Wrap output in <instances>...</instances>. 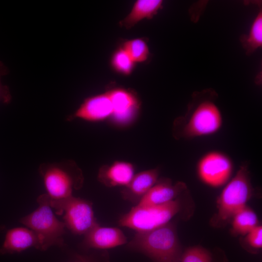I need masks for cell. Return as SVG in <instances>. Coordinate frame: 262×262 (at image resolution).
I'll return each instance as SVG.
<instances>
[{
	"mask_svg": "<svg viewBox=\"0 0 262 262\" xmlns=\"http://www.w3.org/2000/svg\"><path fill=\"white\" fill-rule=\"evenodd\" d=\"M246 235V242L252 252H256L262 248V227L261 225L257 226Z\"/></svg>",
	"mask_w": 262,
	"mask_h": 262,
	"instance_id": "22",
	"label": "cell"
},
{
	"mask_svg": "<svg viewBox=\"0 0 262 262\" xmlns=\"http://www.w3.org/2000/svg\"><path fill=\"white\" fill-rule=\"evenodd\" d=\"M47 195L51 200H60L72 196L73 191L83 184L82 172L72 161L43 163L39 167Z\"/></svg>",
	"mask_w": 262,
	"mask_h": 262,
	"instance_id": "5",
	"label": "cell"
},
{
	"mask_svg": "<svg viewBox=\"0 0 262 262\" xmlns=\"http://www.w3.org/2000/svg\"><path fill=\"white\" fill-rule=\"evenodd\" d=\"M161 0H137L129 15L121 21V25L131 28L140 20L152 17L162 7Z\"/></svg>",
	"mask_w": 262,
	"mask_h": 262,
	"instance_id": "16",
	"label": "cell"
},
{
	"mask_svg": "<svg viewBox=\"0 0 262 262\" xmlns=\"http://www.w3.org/2000/svg\"><path fill=\"white\" fill-rule=\"evenodd\" d=\"M187 190L186 184L182 181L173 184L168 178L159 179L140 200L138 205L154 206L166 203L174 200Z\"/></svg>",
	"mask_w": 262,
	"mask_h": 262,
	"instance_id": "11",
	"label": "cell"
},
{
	"mask_svg": "<svg viewBox=\"0 0 262 262\" xmlns=\"http://www.w3.org/2000/svg\"><path fill=\"white\" fill-rule=\"evenodd\" d=\"M38 207L30 214L22 217L19 222L35 234L39 243V250L45 251L52 246H63L66 232L64 223L54 213L50 198L46 194L37 198Z\"/></svg>",
	"mask_w": 262,
	"mask_h": 262,
	"instance_id": "4",
	"label": "cell"
},
{
	"mask_svg": "<svg viewBox=\"0 0 262 262\" xmlns=\"http://www.w3.org/2000/svg\"><path fill=\"white\" fill-rule=\"evenodd\" d=\"M112 63L116 71L126 75L131 73L134 63L123 48L115 53Z\"/></svg>",
	"mask_w": 262,
	"mask_h": 262,
	"instance_id": "21",
	"label": "cell"
},
{
	"mask_svg": "<svg viewBox=\"0 0 262 262\" xmlns=\"http://www.w3.org/2000/svg\"><path fill=\"white\" fill-rule=\"evenodd\" d=\"M233 164L225 154L212 151L204 154L198 161L197 173L205 184L213 187L225 184L231 176Z\"/></svg>",
	"mask_w": 262,
	"mask_h": 262,
	"instance_id": "8",
	"label": "cell"
},
{
	"mask_svg": "<svg viewBox=\"0 0 262 262\" xmlns=\"http://www.w3.org/2000/svg\"><path fill=\"white\" fill-rule=\"evenodd\" d=\"M113 107L107 93L88 97L78 108L66 118L68 121L81 119L88 122H98L110 118Z\"/></svg>",
	"mask_w": 262,
	"mask_h": 262,
	"instance_id": "10",
	"label": "cell"
},
{
	"mask_svg": "<svg viewBox=\"0 0 262 262\" xmlns=\"http://www.w3.org/2000/svg\"><path fill=\"white\" fill-rule=\"evenodd\" d=\"M231 220V232L235 235H246L259 225L256 213L246 205L237 212Z\"/></svg>",
	"mask_w": 262,
	"mask_h": 262,
	"instance_id": "17",
	"label": "cell"
},
{
	"mask_svg": "<svg viewBox=\"0 0 262 262\" xmlns=\"http://www.w3.org/2000/svg\"><path fill=\"white\" fill-rule=\"evenodd\" d=\"M122 48L134 63L144 62L148 58V48L146 42L142 39L127 41L124 43Z\"/></svg>",
	"mask_w": 262,
	"mask_h": 262,
	"instance_id": "19",
	"label": "cell"
},
{
	"mask_svg": "<svg viewBox=\"0 0 262 262\" xmlns=\"http://www.w3.org/2000/svg\"><path fill=\"white\" fill-rule=\"evenodd\" d=\"M110 99L113 112L110 117L117 125L125 126L134 120L139 111V101L131 92L116 88L106 92Z\"/></svg>",
	"mask_w": 262,
	"mask_h": 262,
	"instance_id": "9",
	"label": "cell"
},
{
	"mask_svg": "<svg viewBox=\"0 0 262 262\" xmlns=\"http://www.w3.org/2000/svg\"><path fill=\"white\" fill-rule=\"evenodd\" d=\"M212 253L205 247L195 246L182 252L180 262H214Z\"/></svg>",
	"mask_w": 262,
	"mask_h": 262,
	"instance_id": "20",
	"label": "cell"
},
{
	"mask_svg": "<svg viewBox=\"0 0 262 262\" xmlns=\"http://www.w3.org/2000/svg\"><path fill=\"white\" fill-rule=\"evenodd\" d=\"M9 72L8 67L0 61V103L8 104L12 100V95L9 87L3 84L1 78Z\"/></svg>",
	"mask_w": 262,
	"mask_h": 262,
	"instance_id": "23",
	"label": "cell"
},
{
	"mask_svg": "<svg viewBox=\"0 0 262 262\" xmlns=\"http://www.w3.org/2000/svg\"><path fill=\"white\" fill-rule=\"evenodd\" d=\"M253 191L248 166L245 163L240 166L219 196L217 211L211 219V224L216 228L225 226L237 212L246 206Z\"/></svg>",
	"mask_w": 262,
	"mask_h": 262,
	"instance_id": "3",
	"label": "cell"
},
{
	"mask_svg": "<svg viewBox=\"0 0 262 262\" xmlns=\"http://www.w3.org/2000/svg\"><path fill=\"white\" fill-rule=\"evenodd\" d=\"M50 204L58 213L63 215L66 228L74 234L84 235L98 224L92 203L88 200L72 196L60 200L50 199Z\"/></svg>",
	"mask_w": 262,
	"mask_h": 262,
	"instance_id": "7",
	"label": "cell"
},
{
	"mask_svg": "<svg viewBox=\"0 0 262 262\" xmlns=\"http://www.w3.org/2000/svg\"><path fill=\"white\" fill-rule=\"evenodd\" d=\"M133 165L124 161H116L110 165H104L99 169L98 179L107 187L126 186L134 174Z\"/></svg>",
	"mask_w": 262,
	"mask_h": 262,
	"instance_id": "14",
	"label": "cell"
},
{
	"mask_svg": "<svg viewBox=\"0 0 262 262\" xmlns=\"http://www.w3.org/2000/svg\"></svg>",
	"mask_w": 262,
	"mask_h": 262,
	"instance_id": "24",
	"label": "cell"
},
{
	"mask_svg": "<svg viewBox=\"0 0 262 262\" xmlns=\"http://www.w3.org/2000/svg\"><path fill=\"white\" fill-rule=\"evenodd\" d=\"M181 208L180 199L154 206L137 205L119 219L120 226L137 232L149 231L164 225Z\"/></svg>",
	"mask_w": 262,
	"mask_h": 262,
	"instance_id": "6",
	"label": "cell"
},
{
	"mask_svg": "<svg viewBox=\"0 0 262 262\" xmlns=\"http://www.w3.org/2000/svg\"><path fill=\"white\" fill-rule=\"evenodd\" d=\"M127 238L117 228L101 227L98 224L84 234V244L87 247L109 249L123 245Z\"/></svg>",
	"mask_w": 262,
	"mask_h": 262,
	"instance_id": "12",
	"label": "cell"
},
{
	"mask_svg": "<svg viewBox=\"0 0 262 262\" xmlns=\"http://www.w3.org/2000/svg\"><path fill=\"white\" fill-rule=\"evenodd\" d=\"M159 170L153 168L134 175L121 191L122 197L131 201H140L159 179Z\"/></svg>",
	"mask_w": 262,
	"mask_h": 262,
	"instance_id": "15",
	"label": "cell"
},
{
	"mask_svg": "<svg viewBox=\"0 0 262 262\" xmlns=\"http://www.w3.org/2000/svg\"><path fill=\"white\" fill-rule=\"evenodd\" d=\"M216 96L210 90L194 93L186 113L173 122L172 134L175 139H191L210 135L220 130L223 117L215 102Z\"/></svg>",
	"mask_w": 262,
	"mask_h": 262,
	"instance_id": "1",
	"label": "cell"
},
{
	"mask_svg": "<svg viewBox=\"0 0 262 262\" xmlns=\"http://www.w3.org/2000/svg\"><path fill=\"white\" fill-rule=\"evenodd\" d=\"M241 43L248 55L262 46V12L260 11L254 18L248 34L241 37Z\"/></svg>",
	"mask_w": 262,
	"mask_h": 262,
	"instance_id": "18",
	"label": "cell"
},
{
	"mask_svg": "<svg viewBox=\"0 0 262 262\" xmlns=\"http://www.w3.org/2000/svg\"><path fill=\"white\" fill-rule=\"evenodd\" d=\"M128 246L154 262H180L183 252L175 225L170 222L149 231L136 232Z\"/></svg>",
	"mask_w": 262,
	"mask_h": 262,
	"instance_id": "2",
	"label": "cell"
},
{
	"mask_svg": "<svg viewBox=\"0 0 262 262\" xmlns=\"http://www.w3.org/2000/svg\"><path fill=\"white\" fill-rule=\"evenodd\" d=\"M32 247L39 249L38 239L35 234L28 228L16 227L6 231L0 246V254L18 253Z\"/></svg>",
	"mask_w": 262,
	"mask_h": 262,
	"instance_id": "13",
	"label": "cell"
}]
</instances>
